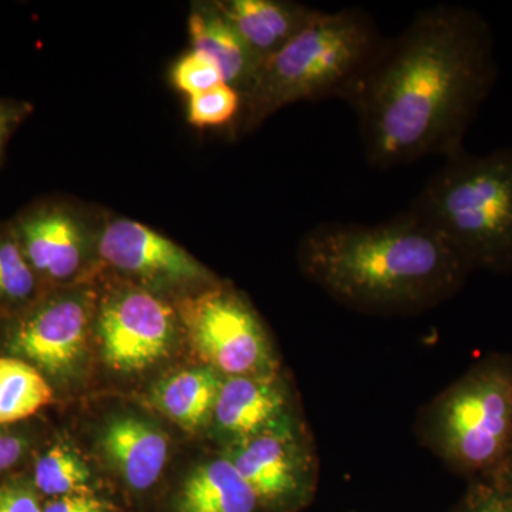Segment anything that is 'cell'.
I'll return each mask as SVG.
<instances>
[{
	"instance_id": "cell-1",
	"label": "cell",
	"mask_w": 512,
	"mask_h": 512,
	"mask_svg": "<svg viewBox=\"0 0 512 512\" xmlns=\"http://www.w3.org/2000/svg\"><path fill=\"white\" fill-rule=\"evenodd\" d=\"M494 77L493 37L476 12L419 10L400 35L384 40L348 101L367 163L389 170L461 153Z\"/></svg>"
},
{
	"instance_id": "cell-2",
	"label": "cell",
	"mask_w": 512,
	"mask_h": 512,
	"mask_svg": "<svg viewBox=\"0 0 512 512\" xmlns=\"http://www.w3.org/2000/svg\"><path fill=\"white\" fill-rule=\"evenodd\" d=\"M298 258L306 278L330 298L375 315L434 308L457 293L471 271L410 208L372 225H316L303 235Z\"/></svg>"
},
{
	"instance_id": "cell-3",
	"label": "cell",
	"mask_w": 512,
	"mask_h": 512,
	"mask_svg": "<svg viewBox=\"0 0 512 512\" xmlns=\"http://www.w3.org/2000/svg\"><path fill=\"white\" fill-rule=\"evenodd\" d=\"M384 40L365 9L322 10L288 45L261 63L242 94L241 113L232 133H252L279 110L302 101L348 103Z\"/></svg>"
},
{
	"instance_id": "cell-4",
	"label": "cell",
	"mask_w": 512,
	"mask_h": 512,
	"mask_svg": "<svg viewBox=\"0 0 512 512\" xmlns=\"http://www.w3.org/2000/svg\"><path fill=\"white\" fill-rule=\"evenodd\" d=\"M410 210L474 268H512V148L446 158Z\"/></svg>"
},
{
	"instance_id": "cell-5",
	"label": "cell",
	"mask_w": 512,
	"mask_h": 512,
	"mask_svg": "<svg viewBox=\"0 0 512 512\" xmlns=\"http://www.w3.org/2000/svg\"><path fill=\"white\" fill-rule=\"evenodd\" d=\"M427 433L451 466L501 468L512 448V367L488 360L470 370L434 403Z\"/></svg>"
},
{
	"instance_id": "cell-6",
	"label": "cell",
	"mask_w": 512,
	"mask_h": 512,
	"mask_svg": "<svg viewBox=\"0 0 512 512\" xmlns=\"http://www.w3.org/2000/svg\"><path fill=\"white\" fill-rule=\"evenodd\" d=\"M178 316L192 348L222 376H275L264 326L244 296L227 285L181 296Z\"/></svg>"
},
{
	"instance_id": "cell-7",
	"label": "cell",
	"mask_w": 512,
	"mask_h": 512,
	"mask_svg": "<svg viewBox=\"0 0 512 512\" xmlns=\"http://www.w3.org/2000/svg\"><path fill=\"white\" fill-rule=\"evenodd\" d=\"M96 316L104 359L123 373L140 372L167 356L180 323L177 306L140 285L110 289Z\"/></svg>"
},
{
	"instance_id": "cell-8",
	"label": "cell",
	"mask_w": 512,
	"mask_h": 512,
	"mask_svg": "<svg viewBox=\"0 0 512 512\" xmlns=\"http://www.w3.org/2000/svg\"><path fill=\"white\" fill-rule=\"evenodd\" d=\"M104 215L62 198H42L10 220L20 248L42 284L69 285L97 254Z\"/></svg>"
},
{
	"instance_id": "cell-9",
	"label": "cell",
	"mask_w": 512,
	"mask_h": 512,
	"mask_svg": "<svg viewBox=\"0 0 512 512\" xmlns=\"http://www.w3.org/2000/svg\"><path fill=\"white\" fill-rule=\"evenodd\" d=\"M222 456L234 464L261 504L296 507L315 484L311 441L293 414L251 439L228 444Z\"/></svg>"
},
{
	"instance_id": "cell-10",
	"label": "cell",
	"mask_w": 512,
	"mask_h": 512,
	"mask_svg": "<svg viewBox=\"0 0 512 512\" xmlns=\"http://www.w3.org/2000/svg\"><path fill=\"white\" fill-rule=\"evenodd\" d=\"M97 254L110 269L156 293L190 288L201 292L218 285L214 275L183 247L130 218L104 215Z\"/></svg>"
},
{
	"instance_id": "cell-11",
	"label": "cell",
	"mask_w": 512,
	"mask_h": 512,
	"mask_svg": "<svg viewBox=\"0 0 512 512\" xmlns=\"http://www.w3.org/2000/svg\"><path fill=\"white\" fill-rule=\"evenodd\" d=\"M96 298L86 288L42 296L22 312L9 333L15 355L52 377H66L82 362Z\"/></svg>"
},
{
	"instance_id": "cell-12",
	"label": "cell",
	"mask_w": 512,
	"mask_h": 512,
	"mask_svg": "<svg viewBox=\"0 0 512 512\" xmlns=\"http://www.w3.org/2000/svg\"><path fill=\"white\" fill-rule=\"evenodd\" d=\"M291 414L289 394L278 376H224L212 424L228 446L271 429Z\"/></svg>"
},
{
	"instance_id": "cell-13",
	"label": "cell",
	"mask_w": 512,
	"mask_h": 512,
	"mask_svg": "<svg viewBox=\"0 0 512 512\" xmlns=\"http://www.w3.org/2000/svg\"><path fill=\"white\" fill-rule=\"evenodd\" d=\"M217 5L261 63L288 45L322 13L286 0H217Z\"/></svg>"
},
{
	"instance_id": "cell-14",
	"label": "cell",
	"mask_w": 512,
	"mask_h": 512,
	"mask_svg": "<svg viewBox=\"0 0 512 512\" xmlns=\"http://www.w3.org/2000/svg\"><path fill=\"white\" fill-rule=\"evenodd\" d=\"M101 447L114 470L136 491L153 487L167 463V436L137 417L111 420L101 434Z\"/></svg>"
},
{
	"instance_id": "cell-15",
	"label": "cell",
	"mask_w": 512,
	"mask_h": 512,
	"mask_svg": "<svg viewBox=\"0 0 512 512\" xmlns=\"http://www.w3.org/2000/svg\"><path fill=\"white\" fill-rule=\"evenodd\" d=\"M191 49L204 53L220 67L224 82L247 92L261 62L232 28L217 2H194L188 16Z\"/></svg>"
},
{
	"instance_id": "cell-16",
	"label": "cell",
	"mask_w": 512,
	"mask_h": 512,
	"mask_svg": "<svg viewBox=\"0 0 512 512\" xmlns=\"http://www.w3.org/2000/svg\"><path fill=\"white\" fill-rule=\"evenodd\" d=\"M254 490L234 464L221 456L195 468L178 495V512H256Z\"/></svg>"
},
{
	"instance_id": "cell-17",
	"label": "cell",
	"mask_w": 512,
	"mask_h": 512,
	"mask_svg": "<svg viewBox=\"0 0 512 512\" xmlns=\"http://www.w3.org/2000/svg\"><path fill=\"white\" fill-rule=\"evenodd\" d=\"M224 376L210 366L183 370L161 380L151 393L154 406L185 430L212 423Z\"/></svg>"
},
{
	"instance_id": "cell-18",
	"label": "cell",
	"mask_w": 512,
	"mask_h": 512,
	"mask_svg": "<svg viewBox=\"0 0 512 512\" xmlns=\"http://www.w3.org/2000/svg\"><path fill=\"white\" fill-rule=\"evenodd\" d=\"M53 402V390L35 366L0 356V426L28 419Z\"/></svg>"
},
{
	"instance_id": "cell-19",
	"label": "cell",
	"mask_w": 512,
	"mask_h": 512,
	"mask_svg": "<svg viewBox=\"0 0 512 512\" xmlns=\"http://www.w3.org/2000/svg\"><path fill=\"white\" fill-rule=\"evenodd\" d=\"M40 288L12 224L0 222V311H26L42 298Z\"/></svg>"
},
{
	"instance_id": "cell-20",
	"label": "cell",
	"mask_w": 512,
	"mask_h": 512,
	"mask_svg": "<svg viewBox=\"0 0 512 512\" xmlns=\"http://www.w3.org/2000/svg\"><path fill=\"white\" fill-rule=\"evenodd\" d=\"M90 470L83 458L67 444L59 443L37 460L35 485L50 497L87 493Z\"/></svg>"
},
{
	"instance_id": "cell-21",
	"label": "cell",
	"mask_w": 512,
	"mask_h": 512,
	"mask_svg": "<svg viewBox=\"0 0 512 512\" xmlns=\"http://www.w3.org/2000/svg\"><path fill=\"white\" fill-rule=\"evenodd\" d=\"M241 109V93L229 84L222 83L188 99L187 120L192 127L200 130L224 127L237 121Z\"/></svg>"
},
{
	"instance_id": "cell-22",
	"label": "cell",
	"mask_w": 512,
	"mask_h": 512,
	"mask_svg": "<svg viewBox=\"0 0 512 512\" xmlns=\"http://www.w3.org/2000/svg\"><path fill=\"white\" fill-rule=\"evenodd\" d=\"M170 82L175 90L190 99L225 83L220 67L197 50H188L171 66Z\"/></svg>"
},
{
	"instance_id": "cell-23",
	"label": "cell",
	"mask_w": 512,
	"mask_h": 512,
	"mask_svg": "<svg viewBox=\"0 0 512 512\" xmlns=\"http://www.w3.org/2000/svg\"><path fill=\"white\" fill-rule=\"evenodd\" d=\"M32 111L33 106L28 101L0 99V164L5 157L10 137Z\"/></svg>"
},
{
	"instance_id": "cell-24",
	"label": "cell",
	"mask_w": 512,
	"mask_h": 512,
	"mask_svg": "<svg viewBox=\"0 0 512 512\" xmlns=\"http://www.w3.org/2000/svg\"><path fill=\"white\" fill-rule=\"evenodd\" d=\"M0 512H43V508L32 487L13 483L0 487Z\"/></svg>"
},
{
	"instance_id": "cell-25",
	"label": "cell",
	"mask_w": 512,
	"mask_h": 512,
	"mask_svg": "<svg viewBox=\"0 0 512 512\" xmlns=\"http://www.w3.org/2000/svg\"><path fill=\"white\" fill-rule=\"evenodd\" d=\"M43 512H110L109 507L89 493L63 495L50 500Z\"/></svg>"
},
{
	"instance_id": "cell-26",
	"label": "cell",
	"mask_w": 512,
	"mask_h": 512,
	"mask_svg": "<svg viewBox=\"0 0 512 512\" xmlns=\"http://www.w3.org/2000/svg\"><path fill=\"white\" fill-rule=\"evenodd\" d=\"M28 448V441L19 434L0 430V471L15 466Z\"/></svg>"
},
{
	"instance_id": "cell-27",
	"label": "cell",
	"mask_w": 512,
	"mask_h": 512,
	"mask_svg": "<svg viewBox=\"0 0 512 512\" xmlns=\"http://www.w3.org/2000/svg\"><path fill=\"white\" fill-rule=\"evenodd\" d=\"M467 512H512V495L497 490H484Z\"/></svg>"
},
{
	"instance_id": "cell-28",
	"label": "cell",
	"mask_w": 512,
	"mask_h": 512,
	"mask_svg": "<svg viewBox=\"0 0 512 512\" xmlns=\"http://www.w3.org/2000/svg\"><path fill=\"white\" fill-rule=\"evenodd\" d=\"M501 468H505V471H507L508 474V478H510L512 483V448L510 454H508L507 460L504 461V464L501 466Z\"/></svg>"
}]
</instances>
